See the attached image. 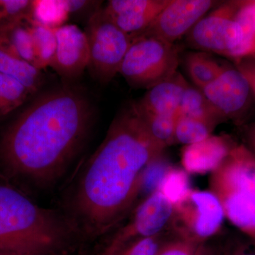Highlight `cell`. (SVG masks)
<instances>
[{"instance_id": "obj_1", "label": "cell", "mask_w": 255, "mask_h": 255, "mask_svg": "<svg viewBox=\"0 0 255 255\" xmlns=\"http://www.w3.org/2000/svg\"><path fill=\"white\" fill-rule=\"evenodd\" d=\"M164 149L135 105L115 117L60 209L82 241L114 231L128 217L141 194L146 169Z\"/></svg>"}, {"instance_id": "obj_2", "label": "cell", "mask_w": 255, "mask_h": 255, "mask_svg": "<svg viewBox=\"0 0 255 255\" xmlns=\"http://www.w3.org/2000/svg\"><path fill=\"white\" fill-rule=\"evenodd\" d=\"M91 119L88 102L73 89L42 95L0 136V169L38 191L54 187L85 143Z\"/></svg>"}, {"instance_id": "obj_3", "label": "cell", "mask_w": 255, "mask_h": 255, "mask_svg": "<svg viewBox=\"0 0 255 255\" xmlns=\"http://www.w3.org/2000/svg\"><path fill=\"white\" fill-rule=\"evenodd\" d=\"M82 241L60 209H45L22 191L0 184V251L32 255H63Z\"/></svg>"}, {"instance_id": "obj_4", "label": "cell", "mask_w": 255, "mask_h": 255, "mask_svg": "<svg viewBox=\"0 0 255 255\" xmlns=\"http://www.w3.org/2000/svg\"><path fill=\"white\" fill-rule=\"evenodd\" d=\"M209 191L219 199L225 218L238 232L255 242V155L234 145L211 173Z\"/></svg>"}, {"instance_id": "obj_5", "label": "cell", "mask_w": 255, "mask_h": 255, "mask_svg": "<svg viewBox=\"0 0 255 255\" xmlns=\"http://www.w3.org/2000/svg\"><path fill=\"white\" fill-rule=\"evenodd\" d=\"M179 55L174 43L141 36L132 40L119 73L130 86L149 90L177 73Z\"/></svg>"}, {"instance_id": "obj_6", "label": "cell", "mask_w": 255, "mask_h": 255, "mask_svg": "<svg viewBox=\"0 0 255 255\" xmlns=\"http://www.w3.org/2000/svg\"><path fill=\"white\" fill-rule=\"evenodd\" d=\"M224 219L222 206L212 192L191 189L173 206L168 229L179 237L201 245L219 234Z\"/></svg>"}, {"instance_id": "obj_7", "label": "cell", "mask_w": 255, "mask_h": 255, "mask_svg": "<svg viewBox=\"0 0 255 255\" xmlns=\"http://www.w3.org/2000/svg\"><path fill=\"white\" fill-rule=\"evenodd\" d=\"M90 61L88 68L102 83H108L119 73L132 39L113 22L104 9L92 13L86 31Z\"/></svg>"}, {"instance_id": "obj_8", "label": "cell", "mask_w": 255, "mask_h": 255, "mask_svg": "<svg viewBox=\"0 0 255 255\" xmlns=\"http://www.w3.org/2000/svg\"><path fill=\"white\" fill-rule=\"evenodd\" d=\"M240 1L223 3L206 14L187 34V42L196 49L241 58L243 36L236 19Z\"/></svg>"}, {"instance_id": "obj_9", "label": "cell", "mask_w": 255, "mask_h": 255, "mask_svg": "<svg viewBox=\"0 0 255 255\" xmlns=\"http://www.w3.org/2000/svg\"><path fill=\"white\" fill-rule=\"evenodd\" d=\"M125 224L121 225L102 249H121L165 232L173 214V204L157 190L132 210Z\"/></svg>"}, {"instance_id": "obj_10", "label": "cell", "mask_w": 255, "mask_h": 255, "mask_svg": "<svg viewBox=\"0 0 255 255\" xmlns=\"http://www.w3.org/2000/svg\"><path fill=\"white\" fill-rule=\"evenodd\" d=\"M214 4L211 0H169L141 36H154L174 43L188 34Z\"/></svg>"}, {"instance_id": "obj_11", "label": "cell", "mask_w": 255, "mask_h": 255, "mask_svg": "<svg viewBox=\"0 0 255 255\" xmlns=\"http://www.w3.org/2000/svg\"><path fill=\"white\" fill-rule=\"evenodd\" d=\"M251 84L245 73L226 68L219 77L201 90L226 120L243 113L251 97Z\"/></svg>"}, {"instance_id": "obj_12", "label": "cell", "mask_w": 255, "mask_h": 255, "mask_svg": "<svg viewBox=\"0 0 255 255\" xmlns=\"http://www.w3.org/2000/svg\"><path fill=\"white\" fill-rule=\"evenodd\" d=\"M55 31L57 46L50 67L63 78H78L90 61L86 33L74 24H63Z\"/></svg>"}, {"instance_id": "obj_13", "label": "cell", "mask_w": 255, "mask_h": 255, "mask_svg": "<svg viewBox=\"0 0 255 255\" xmlns=\"http://www.w3.org/2000/svg\"><path fill=\"white\" fill-rule=\"evenodd\" d=\"M169 0H111L106 14L131 39L141 36L157 17Z\"/></svg>"}, {"instance_id": "obj_14", "label": "cell", "mask_w": 255, "mask_h": 255, "mask_svg": "<svg viewBox=\"0 0 255 255\" xmlns=\"http://www.w3.org/2000/svg\"><path fill=\"white\" fill-rule=\"evenodd\" d=\"M233 146L226 137L213 135L197 143L186 145L181 157L183 168L188 174L211 173L226 158Z\"/></svg>"}, {"instance_id": "obj_15", "label": "cell", "mask_w": 255, "mask_h": 255, "mask_svg": "<svg viewBox=\"0 0 255 255\" xmlns=\"http://www.w3.org/2000/svg\"><path fill=\"white\" fill-rule=\"evenodd\" d=\"M188 83L180 73L149 89L142 100L135 104L137 110L155 115H177Z\"/></svg>"}, {"instance_id": "obj_16", "label": "cell", "mask_w": 255, "mask_h": 255, "mask_svg": "<svg viewBox=\"0 0 255 255\" xmlns=\"http://www.w3.org/2000/svg\"><path fill=\"white\" fill-rule=\"evenodd\" d=\"M31 18H20L0 25V48L37 68Z\"/></svg>"}, {"instance_id": "obj_17", "label": "cell", "mask_w": 255, "mask_h": 255, "mask_svg": "<svg viewBox=\"0 0 255 255\" xmlns=\"http://www.w3.org/2000/svg\"><path fill=\"white\" fill-rule=\"evenodd\" d=\"M178 115L201 121L214 127L226 121L200 89L188 85L183 95Z\"/></svg>"}, {"instance_id": "obj_18", "label": "cell", "mask_w": 255, "mask_h": 255, "mask_svg": "<svg viewBox=\"0 0 255 255\" xmlns=\"http://www.w3.org/2000/svg\"><path fill=\"white\" fill-rule=\"evenodd\" d=\"M0 73L9 75L34 94L43 83L41 70L0 48Z\"/></svg>"}, {"instance_id": "obj_19", "label": "cell", "mask_w": 255, "mask_h": 255, "mask_svg": "<svg viewBox=\"0 0 255 255\" xmlns=\"http://www.w3.org/2000/svg\"><path fill=\"white\" fill-rule=\"evenodd\" d=\"M36 66L39 70L51 66L56 50L57 41L55 28H50L34 20H30Z\"/></svg>"}, {"instance_id": "obj_20", "label": "cell", "mask_w": 255, "mask_h": 255, "mask_svg": "<svg viewBox=\"0 0 255 255\" xmlns=\"http://www.w3.org/2000/svg\"><path fill=\"white\" fill-rule=\"evenodd\" d=\"M186 65L191 80L200 90L214 81L224 69L215 60L200 53L188 55Z\"/></svg>"}, {"instance_id": "obj_21", "label": "cell", "mask_w": 255, "mask_h": 255, "mask_svg": "<svg viewBox=\"0 0 255 255\" xmlns=\"http://www.w3.org/2000/svg\"><path fill=\"white\" fill-rule=\"evenodd\" d=\"M33 95L14 78L0 73V117L12 112Z\"/></svg>"}, {"instance_id": "obj_22", "label": "cell", "mask_w": 255, "mask_h": 255, "mask_svg": "<svg viewBox=\"0 0 255 255\" xmlns=\"http://www.w3.org/2000/svg\"><path fill=\"white\" fill-rule=\"evenodd\" d=\"M68 15L64 0L33 1L31 18L45 26L53 28L60 27Z\"/></svg>"}, {"instance_id": "obj_23", "label": "cell", "mask_w": 255, "mask_h": 255, "mask_svg": "<svg viewBox=\"0 0 255 255\" xmlns=\"http://www.w3.org/2000/svg\"><path fill=\"white\" fill-rule=\"evenodd\" d=\"M214 128L201 121L178 115L174 141L183 145L197 143L211 136Z\"/></svg>"}, {"instance_id": "obj_24", "label": "cell", "mask_w": 255, "mask_h": 255, "mask_svg": "<svg viewBox=\"0 0 255 255\" xmlns=\"http://www.w3.org/2000/svg\"><path fill=\"white\" fill-rule=\"evenodd\" d=\"M236 19L243 36L241 58L255 55V0L240 1Z\"/></svg>"}, {"instance_id": "obj_25", "label": "cell", "mask_w": 255, "mask_h": 255, "mask_svg": "<svg viewBox=\"0 0 255 255\" xmlns=\"http://www.w3.org/2000/svg\"><path fill=\"white\" fill-rule=\"evenodd\" d=\"M191 189L189 174L184 169L171 167L164 175L158 191L174 206L182 200Z\"/></svg>"}, {"instance_id": "obj_26", "label": "cell", "mask_w": 255, "mask_h": 255, "mask_svg": "<svg viewBox=\"0 0 255 255\" xmlns=\"http://www.w3.org/2000/svg\"><path fill=\"white\" fill-rule=\"evenodd\" d=\"M135 105V104H134ZM137 109V108H136ZM152 137L164 147L174 143L177 115H155L139 112Z\"/></svg>"}, {"instance_id": "obj_27", "label": "cell", "mask_w": 255, "mask_h": 255, "mask_svg": "<svg viewBox=\"0 0 255 255\" xmlns=\"http://www.w3.org/2000/svg\"><path fill=\"white\" fill-rule=\"evenodd\" d=\"M169 229L155 237L145 238L131 246L108 251L102 249L97 255H155L157 250L169 234Z\"/></svg>"}, {"instance_id": "obj_28", "label": "cell", "mask_w": 255, "mask_h": 255, "mask_svg": "<svg viewBox=\"0 0 255 255\" xmlns=\"http://www.w3.org/2000/svg\"><path fill=\"white\" fill-rule=\"evenodd\" d=\"M172 167L162 155L152 161L145 171L142 182V192H145L147 196L158 190L159 185L167 171Z\"/></svg>"}, {"instance_id": "obj_29", "label": "cell", "mask_w": 255, "mask_h": 255, "mask_svg": "<svg viewBox=\"0 0 255 255\" xmlns=\"http://www.w3.org/2000/svg\"><path fill=\"white\" fill-rule=\"evenodd\" d=\"M30 0H0V25L20 18H31Z\"/></svg>"}, {"instance_id": "obj_30", "label": "cell", "mask_w": 255, "mask_h": 255, "mask_svg": "<svg viewBox=\"0 0 255 255\" xmlns=\"http://www.w3.org/2000/svg\"><path fill=\"white\" fill-rule=\"evenodd\" d=\"M199 246L171 232L170 238L167 236L155 255H194Z\"/></svg>"}, {"instance_id": "obj_31", "label": "cell", "mask_w": 255, "mask_h": 255, "mask_svg": "<svg viewBox=\"0 0 255 255\" xmlns=\"http://www.w3.org/2000/svg\"><path fill=\"white\" fill-rule=\"evenodd\" d=\"M221 255H255V242L241 233L228 238Z\"/></svg>"}, {"instance_id": "obj_32", "label": "cell", "mask_w": 255, "mask_h": 255, "mask_svg": "<svg viewBox=\"0 0 255 255\" xmlns=\"http://www.w3.org/2000/svg\"><path fill=\"white\" fill-rule=\"evenodd\" d=\"M222 248L210 243V241L200 245L194 255H221Z\"/></svg>"}, {"instance_id": "obj_33", "label": "cell", "mask_w": 255, "mask_h": 255, "mask_svg": "<svg viewBox=\"0 0 255 255\" xmlns=\"http://www.w3.org/2000/svg\"><path fill=\"white\" fill-rule=\"evenodd\" d=\"M65 8L69 13L76 12L81 9H83L90 3L88 1H68V0H64Z\"/></svg>"}, {"instance_id": "obj_34", "label": "cell", "mask_w": 255, "mask_h": 255, "mask_svg": "<svg viewBox=\"0 0 255 255\" xmlns=\"http://www.w3.org/2000/svg\"><path fill=\"white\" fill-rule=\"evenodd\" d=\"M248 144H249V146H248V148L251 150L255 149V126L252 128L248 132Z\"/></svg>"}, {"instance_id": "obj_35", "label": "cell", "mask_w": 255, "mask_h": 255, "mask_svg": "<svg viewBox=\"0 0 255 255\" xmlns=\"http://www.w3.org/2000/svg\"><path fill=\"white\" fill-rule=\"evenodd\" d=\"M243 73H245V75H246L247 78H248L250 82H251V86L254 87L255 90V73L251 74L249 73H247V72H243Z\"/></svg>"}, {"instance_id": "obj_36", "label": "cell", "mask_w": 255, "mask_h": 255, "mask_svg": "<svg viewBox=\"0 0 255 255\" xmlns=\"http://www.w3.org/2000/svg\"><path fill=\"white\" fill-rule=\"evenodd\" d=\"M0 255H32L24 254V253H16V252L10 251H0Z\"/></svg>"}, {"instance_id": "obj_37", "label": "cell", "mask_w": 255, "mask_h": 255, "mask_svg": "<svg viewBox=\"0 0 255 255\" xmlns=\"http://www.w3.org/2000/svg\"><path fill=\"white\" fill-rule=\"evenodd\" d=\"M79 255V254H78V255Z\"/></svg>"}]
</instances>
